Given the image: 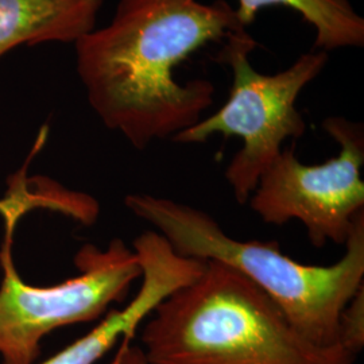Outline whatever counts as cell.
<instances>
[{"instance_id":"7a4b0ae2","label":"cell","mask_w":364,"mask_h":364,"mask_svg":"<svg viewBox=\"0 0 364 364\" xmlns=\"http://www.w3.org/2000/svg\"><path fill=\"white\" fill-rule=\"evenodd\" d=\"M149 364H353L341 344L302 336L264 291L234 269L205 262L144 321Z\"/></svg>"},{"instance_id":"5b68a950","label":"cell","mask_w":364,"mask_h":364,"mask_svg":"<svg viewBox=\"0 0 364 364\" xmlns=\"http://www.w3.org/2000/svg\"><path fill=\"white\" fill-rule=\"evenodd\" d=\"M14 228L6 224L0 250V359L1 364H36L43 338L58 328L103 318L111 304L127 297L142 269L134 250L114 239L105 250L80 248L77 275L53 287L28 285L14 264Z\"/></svg>"},{"instance_id":"30bf717a","label":"cell","mask_w":364,"mask_h":364,"mask_svg":"<svg viewBox=\"0 0 364 364\" xmlns=\"http://www.w3.org/2000/svg\"><path fill=\"white\" fill-rule=\"evenodd\" d=\"M338 344L355 356L363 350L364 346V290L348 302L340 316Z\"/></svg>"},{"instance_id":"ba28073f","label":"cell","mask_w":364,"mask_h":364,"mask_svg":"<svg viewBox=\"0 0 364 364\" xmlns=\"http://www.w3.org/2000/svg\"><path fill=\"white\" fill-rule=\"evenodd\" d=\"M105 0H0V58L18 46L76 43L96 28Z\"/></svg>"},{"instance_id":"8992f818","label":"cell","mask_w":364,"mask_h":364,"mask_svg":"<svg viewBox=\"0 0 364 364\" xmlns=\"http://www.w3.org/2000/svg\"><path fill=\"white\" fill-rule=\"evenodd\" d=\"M323 129L338 144V156L323 164H302L294 144L262 174L247 204L266 224L297 220L313 247L344 246L364 213V130L362 123L326 117Z\"/></svg>"},{"instance_id":"3957f363","label":"cell","mask_w":364,"mask_h":364,"mask_svg":"<svg viewBox=\"0 0 364 364\" xmlns=\"http://www.w3.org/2000/svg\"><path fill=\"white\" fill-rule=\"evenodd\" d=\"M124 205L162 235L176 254L219 262L264 291L302 336L318 346L338 344L340 316L364 287V213L346 242V252L329 266L304 264L277 243L239 240L203 209L169 197L132 193Z\"/></svg>"},{"instance_id":"8fae6325","label":"cell","mask_w":364,"mask_h":364,"mask_svg":"<svg viewBox=\"0 0 364 364\" xmlns=\"http://www.w3.org/2000/svg\"><path fill=\"white\" fill-rule=\"evenodd\" d=\"M109 364H149L144 352L138 344L129 340H122L115 358Z\"/></svg>"},{"instance_id":"6da1fadb","label":"cell","mask_w":364,"mask_h":364,"mask_svg":"<svg viewBox=\"0 0 364 364\" xmlns=\"http://www.w3.org/2000/svg\"><path fill=\"white\" fill-rule=\"evenodd\" d=\"M245 28L225 0H119L107 26L75 43L78 77L105 127L144 150L191 129L213 105L210 81L180 82L176 69Z\"/></svg>"},{"instance_id":"277c9868","label":"cell","mask_w":364,"mask_h":364,"mask_svg":"<svg viewBox=\"0 0 364 364\" xmlns=\"http://www.w3.org/2000/svg\"><path fill=\"white\" fill-rule=\"evenodd\" d=\"M225 39L220 60L232 69L227 102L215 114L177 134L173 142L204 144L213 135L240 138L243 146L230 161L224 177L235 200L247 204L262 174L281 154L287 139L305 135L306 122L297 108V100L301 92L326 69L329 53H304L285 70L264 75L250 63L248 55L257 42L246 28Z\"/></svg>"},{"instance_id":"52a82bcc","label":"cell","mask_w":364,"mask_h":364,"mask_svg":"<svg viewBox=\"0 0 364 364\" xmlns=\"http://www.w3.org/2000/svg\"><path fill=\"white\" fill-rule=\"evenodd\" d=\"M142 269V284L122 309H112L87 335L41 364H96L122 340L134 341L139 326L156 305L176 289L193 281L205 262L183 258L173 251L162 235L144 231L134 240Z\"/></svg>"},{"instance_id":"9c48e42d","label":"cell","mask_w":364,"mask_h":364,"mask_svg":"<svg viewBox=\"0 0 364 364\" xmlns=\"http://www.w3.org/2000/svg\"><path fill=\"white\" fill-rule=\"evenodd\" d=\"M236 16L243 27L255 21L260 10L284 6L302 16L316 31L314 49L329 53L364 45V19L350 0H237Z\"/></svg>"}]
</instances>
